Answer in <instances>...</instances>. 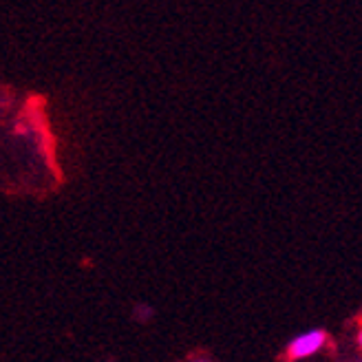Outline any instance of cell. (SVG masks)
<instances>
[{
    "label": "cell",
    "mask_w": 362,
    "mask_h": 362,
    "mask_svg": "<svg viewBox=\"0 0 362 362\" xmlns=\"http://www.w3.org/2000/svg\"><path fill=\"white\" fill-rule=\"evenodd\" d=\"M356 362H362V356H360V358H358V360H356Z\"/></svg>",
    "instance_id": "obj_4"
},
{
    "label": "cell",
    "mask_w": 362,
    "mask_h": 362,
    "mask_svg": "<svg viewBox=\"0 0 362 362\" xmlns=\"http://www.w3.org/2000/svg\"><path fill=\"white\" fill-rule=\"evenodd\" d=\"M327 345V332L322 329H310V332H303L296 338L289 340L287 345V358L292 362H303V360H310L316 354H320Z\"/></svg>",
    "instance_id": "obj_1"
},
{
    "label": "cell",
    "mask_w": 362,
    "mask_h": 362,
    "mask_svg": "<svg viewBox=\"0 0 362 362\" xmlns=\"http://www.w3.org/2000/svg\"><path fill=\"white\" fill-rule=\"evenodd\" d=\"M356 345H358V349L362 351V327H360L358 334H356Z\"/></svg>",
    "instance_id": "obj_2"
},
{
    "label": "cell",
    "mask_w": 362,
    "mask_h": 362,
    "mask_svg": "<svg viewBox=\"0 0 362 362\" xmlns=\"http://www.w3.org/2000/svg\"><path fill=\"white\" fill-rule=\"evenodd\" d=\"M192 362H208V360H192Z\"/></svg>",
    "instance_id": "obj_3"
}]
</instances>
